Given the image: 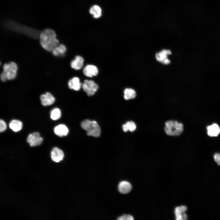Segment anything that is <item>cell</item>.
Listing matches in <instances>:
<instances>
[{"instance_id":"obj_14","label":"cell","mask_w":220,"mask_h":220,"mask_svg":"<svg viewBox=\"0 0 220 220\" xmlns=\"http://www.w3.org/2000/svg\"><path fill=\"white\" fill-rule=\"evenodd\" d=\"M208 135L211 137H217L220 133V128L218 124L214 123L207 127Z\"/></svg>"},{"instance_id":"obj_15","label":"cell","mask_w":220,"mask_h":220,"mask_svg":"<svg viewBox=\"0 0 220 220\" xmlns=\"http://www.w3.org/2000/svg\"><path fill=\"white\" fill-rule=\"evenodd\" d=\"M54 130L55 134L60 137L66 136L69 132L67 127L66 125L62 124L55 127Z\"/></svg>"},{"instance_id":"obj_20","label":"cell","mask_w":220,"mask_h":220,"mask_svg":"<svg viewBox=\"0 0 220 220\" xmlns=\"http://www.w3.org/2000/svg\"><path fill=\"white\" fill-rule=\"evenodd\" d=\"M124 98L126 100L134 98L136 96L135 90L132 88H127L124 91Z\"/></svg>"},{"instance_id":"obj_23","label":"cell","mask_w":220,"mask_h":220,"mask_svg":"<svg viewBox=\"0 0 220 220\" xmlns=\"http://www.w3.org/2000/svg\"><path fill=\"white\" fill-rule=\"evenodd\" d=\"M119 220H133L134 217L130 215H124L119 217L117 218Z\"/></svg>"},{"instance_id":"obj_12","label":"cell","mask_w":220,"mask_h":220,"mask_svg":"<svg viewBox=\"0 0 220 220\" xmlns=\"http://www.w3.org/2000/svg\"><path fill=\"white\" fill-rule=\"evenodd\" d=\"M84 62V60L82 57L79 55L76 56L75 59L72 61L71 66L75 70H79L82 68Z\"/></svg>"},{"instance_id":"obj_13","label":"cell","mask_w":220,"mask_h":220,"mask_svg":"<svg viewBox=\"0 0 220 220\" xmlns=\"http://www.w3.org/2000/svg\"><path fill=\"white\" fill-rule=\"evenodd\" d=\"M68 84L70 89L75 91L79 90L82 87L79 79L77 77H74L69 80Z\"/></svg>"},{"instance_id":"obj_2","label":"cell","mask_w":220,"mask_h":220,"mask_svg":"<svg viewBox=\"0 0 220 220\" xmlns=\"http://www.w3.org/2000/svg\"><path fill=\"white\" fill-rule=\"evenodd\" d=\"M81 126L83 129L86 131L88 136L98 137L101 135L100 127L95 120L85 119L81 123Z\"/></svg>"},{"instance_id":"obj_19","label":"cell","mask_w":220,"mask_h":220,"mask_svg":"<svg viewBox=\"0 0 220 220\" xmlns=\"http://www.w3.org/2000/svg\"><path fill=\"white\" fill-rule=\"evenodd\" d=\"M66 48L65 46L63 44H58L52 50L53 54L55 56L63 55L66 52Z\"/></svg>"},{"instance_id":"obj_18","label":"cell","mask_w":220,"mask_h":220,"mask_svg":"<svg viewBox=\"0 0 220 220\" xmlns=\"http://www.w3.org/2000/svg\"><path fill=\"white\" fill-rule=\"evenodd\" d=\"M9 127L13 131L18 132L22 129V123L20 120L13 119L10 122Z\"/></svg>"},{"instance_id":"obj_4","label":"cell","mask_w":220,"mask_h":220,"mask_svg":"<svg viewBox=\"0 0 220 220\" xmlns=\"http://www.w3.org/2000/svg\"><path fill=\"white\" fill-rule=\"evenodd\" d=\"M165 131L169 135L179 136L183 131V124L176 120H168L165 122Z\"/></svg>"},{"instance_id":"obj_11","label":"cell","mask_w":220,"mask_h":220,"mask_svg":"<svg viewBox=\"0 0 220 220\" xmlns=\"http://www.w3.org/2000/svg\"><path fill=\"white\" fill-rule=\"evenodd\" d=\"M41 103L44 106H47L52 105L55 101V98L49 92L41 95L40 97Z\"/></svg>"},{"instance_id":"obj_6","label":"cell","mask_w":220,"mask_h":220,"mask_svg":"<svg viewBox=\"0 0 220 220\" xmlns=\"http://www.w3.org/2000/svg\"><path fill=\"white\" fill-rule=\"evenodd\" d=\"M171 54V51L169 50L163 49L157 53L155 57L157 61L164 64H168L170 63V61L167 58V56Z\"/></svg>"},{"instance_id":"obj_7","label":"cell","mask_w":220,"mask_h":220,"mask_svg":"<svg viewBox=\"0 0 220 220\" xmlns=\"http://www.w3.org/2000/svg\"><path fill=\"white\" fill-rule=\"evenodd\" d=\"M43 139L40 136L39 133L35 132L30 134L27 138V141L31 146H35L40 145Z\"/></svg>"},{"instance_id":"obj_3","label":"cell","mask_w":220,"mask_h":220,"mask_svg":"<svg viewBox=\"0 0 220 220\" xmlns=\"http://www.w3.org/2000/svg\"><path fill=\"white\" fill-rule=\"evenodd\" d=\"M3 71L0 75L1 80L5 82L7 80H12L16 77L17 70L16 64L14 62H10L4 64Z\"/></svg>"},{"instance_id":"obj_24","label":"cell","mask_w":220,"mask_h":220,"mask_svg":"<svg viewBox=\"0 0 220 220\" xmlns=\"http://www.w3.org/2000/svg\"><path fill=\"white\" fill-rule=\"evenodd\" d=\"M7 126L5 122L3 120H0V131L1 132L5 131L6 129Z\"/></svg>"},{"instance_id":"obj_25","label":"cell","mask_w":220,"mask_h":220,"mask_svg":"<svg viewBox=\"0 0 220 220\" xmlns=\"http://www.w3.org/2000/svg\"><path fill=\"white\" fill-rule=\"evenodd\" d=\"M214 158L218 165L220 166V153H215L214 155Z\"/></svg>"},{"instance_id":"obj_1","label":"cell","mask_w":220,"mask_h":220,"mask_svg":"<svg viewBox=\"0 0 220 220\" xmlns=\"http://www.w3.org/2000/svg\"><path fill=\"white\" fill-rule=\"evenodd\" d=\"M40 42L43 48L48 51H52L59 44L55 32L52 29L46 28L40 35Z\"/></svg>"},{"instance_id":"obj_9","label":"cell","mask_w":220,"mask_h":220,"mask_svg":"<svg viewBox=\"0 0 220 220\" xmlns=\"http://www.w3.org/2000/svg\"><path fill=\"white\" fill-rule=\"evenodd\" d=\"M187 210L185 206L182 205L176 207L174 210L176 219L177 220L187 219V216L185 213Z\"/></svg>"},{"instance_id":"obj_8","label":"cell","mask_w":220,"mask_h":220,"mask_svg":"<svg viewBox=\"0 0 220 220\" xmlns=\"http://www.w3.org/2000/svg\"><path fill=\"white\" fill-rule=\"evenodd\" d=\"M84 74L89 77L97 76L98 73V70L95 65L88 64L85 67L83 70Z\"/></svg>"},{"instance_id":"obj_17","label":"cell","mask_w":220,"mask_h":220,"mask_svg":"<svg viewBox=\"0 0 220 220\" xmlns=\"http://www.w3.org/2000/svg\"><path fill=\"white\" fill-rule=\"evenodd\" d=\"M90 14L95 19L100 18L102 15V10L98 5H94L91 6L89 10Z\"/></svg>"},{"instance_id":"obj_22","label":"cell","mask_w":220,"mask_h":220,"mask_svg":"<svg viewBox=\"0 0 220 220\" xmlns=\"http://www.w3.org/2000/svg\"><path fill=\"white\" fill-rule=\"evenodd\" d=\"M61 116V112L60 109L57 108L53 109L50 113L51 118L53 120L59 119Z\"/></svg>"},{"instance_id":"obj_5","label":"cell","mask_w":220,"mask_h":220,"mask_svg":"<svg viewBox=\"0 0 220 220\" xmlns=\"http://www.w3.org/2000/svg\"><path fill=\"white\" fill-rule=\"evenodd\" d=\"M83 90L88 96H93L98 88V85L94 81L91 80H85L82 84Z\"/></svg>"},{"instance_id":"obj_16","label":"cell","mask_w":220,"mask_h":220,"mask_svg":"<svg viewBox=\"0 0 220 220\" xmlns=\"http://www.w3.org/2000/svg\"><path fill=\"white\" fill-rule=\"evenodd\" d=\"M132 185L128 182L122 181L119 184L118 190L121 193L126 194L129 193L132 189Z\"/></svg>"},{"instance_id":"obj_21","label":"cell","mask_w":220,"mask_h":220,"mask_svg":"<svg viewBox=\"0 0 220 220\" xmlns=\"http://www.w3.org/2000/svg\"><path fill=\"white\" fill-rule=\"evenodd\" d=\"M136 128V124L132 121L127 122L122 126V128L124 132H126L128 130L130 132H133L135 130Z\"/></svg>"},{"instance_id":"obj_10","label":"cell","mask_w":220,"mask_h":220,"mask_svg":"<svg viewBox=\"0 0 220 220\" xmlns=\"http://www.w3.org/2000/svg\"><path fill=\"white\" fill-rule=\"evenodd\" d=\"M50 155L52 160L56 163H58L61 161L64 156L63 151L57 147H55L52 149Z\"/></svg>"}]
</instances>
